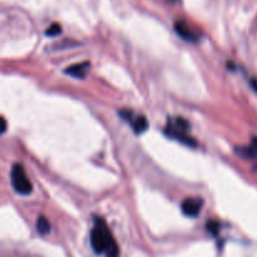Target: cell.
I'll list each match as a JSON object with an SVG mask.
<instances>
[{"instance_id": "obj_1", "label": "cell", "mask_w": 257, "mask_h": 257, "mask_svg": "<svg viewBox=\"0 0 257 257\" xmlns=\"http://www.w3.org/2000/svg\"><path fill=\"white\" fill-rule=\"evenodd\" d=\"M90 246L96 254H106L107 257H118L119 249L112 232L103 218L97 217L90 232Z\"/></svg>"}, {"instance_id": "obj_5", "label": "cell", "mask_w": 257, "mask_h": 257, "mask_svg": "<svg viewBox=\"0 0 257 257\" xmlns=\"http://www.w3.org/2000/svg\"><path fill=\"white\" fill-rule=\"evenodd\" d=\"M174 30H176L177 34L182 38L183 41L187 42H197L198 41V35L197 33L193 32L192 28H190V25L185 23L182 21H178L174 23Z\"/></svg>"}, {"instance_id": "obj_12", "label": "cell", "mask_w": 257, "mask_h": 257, "mask_svg": "<svg viewBox=\"0 0 257 257\" xmlns=\"http://www.w3.org/2000/svg\"><path fill=\"white\" fill-rule=\"evenodd\" d=\"M5 130H6V121L3 118V117H0V134H3Z\"/></svg>"}, {"instance_id": "obj_13", "label": "cell", "mask_w": 257, "mask_h": 257, "mask_svg": "<svg viewBox=\"0 0 257 257\" xmlns=\"http://www.w3.org/2000/svg\"><path fill=\"white\" fill-rule=\"evenodd\" d=\"M251 86H252V88H254V90H256V92H257V81H256V79H252Z\"/></svg>"}, {"instance_id": "obj_8", "label": "cell", "mask_w": 257, "mask_h": 257, "mask_svg": "<svg viewBox=\"0 0 257 257\" xmlns=\"http://www.w3.org/2000/svg\"><path fill=\"white\" fill-rule=\"evenodd\" d=\"M238 153H241L246 158H255V157H257V137L252 138V143L250 147L240 148Z\"/></svg>"}, {"instance_id": "obj_4", "label": "cell", "mask_w": 257, "mask_h": 257, "mask_svg": "<svg viewBox=\"0 0 257 257\" xmlns=\"http://www.w3.org/2000/svg\"><path fill=\"white\" fill-rule=\"evenodd\" d=\"M203 201L199 197H190L181 203V210L187 217H197L201 212Z\"/></svg>"}, {"instance_id": "obj_6", "label": "cell", "mask_w": 257, "mask_h": 257, "mask_svg": "<svg viewBox=\"0 0 257 257\" xmlns=\"http://www.w3.org/2000/svg\"><path fill=\"white\" fill-rule=\"evenodd\" d=\"M89 68H90L89 62H82V63H77L68 66L65 69V73L66 74L72 75V77H74V78L83 79L84 77L87 75Z\"/></svg>"}, {"instance_id": "obj_2", "label": "cell", "mask_w": 257, "mask_h": 257, "mask_svg": "<svg viewBox=\"0 0 257 257\" xmlns=\"http://www.w3.org/2000/svg\"><path fill=\"white\" fill-rule=\"evenodd\" d=\"M10 179H12L13 188L17 193L23 194V196H28L32 193L33 185L21 163H15L13 166L12 172H10Z\"/></svg>"}, {"instance_id": "obj_10", "label": "cell", "mask_w": 257, "mask_h": 257, "mask_svg": "<svg viewBox=\"0 0 257 257\" xmlns=\"http://www.w3.org/2000/svg\"><path fill=\"white\" fill-rule=\"evenodd\" d=\"M61 33H62V26L59 25L58 23H54L46 29L45 34L48 35V37H57V35H59Z\"/></svg>"}, {"instance_id": "obj_3", "label": "cell", "mask_w": 257, "mask_h": 257, "mask_svg": "<svg viewBox=\"0 0 257 257\" xmlns=\"http://www.w3.org/2000/svg\"><path fill=\"white\" fill-rule=\"evenodd\" d=\"M165 134L174 141L181 142L182 145L188 146V147H197V142L192 138L190 134H187V130H183L177 127L173 122L168 121L167 126L165 127Z\"/></svg>"}, {"instance_id": "obj_9", "label": "cell", "mask_w": 257, "mask_h": 257, "mask_svg": "<svg viewBox=\"0 0 257 257\" xmlns=\"http://www.w3.org/2000/svg\"><path fill=\"white\" fill-rule=\"evenodd\" d=\"M37 231L41 235L49 234L50 223L44 216H39L37 220Z\"/></svg>"}, {"instance_id": "obj_11", "label": "cell", "mask_w": 257, "mask_h": 257, "mask_svg": "<svg viewBox=\"0 0 257 257\" xmlns=\"http://www.w3.org/2000/svg\"><path fill=\"white\" fill-rule=\"evenodd\" d=\"M220 230V225L216 221H208L207 222V231L211 235H217Z\"/></svg>"}, {"instance_id": "obj_7", "label": "cell", "mask_w": 257, "mask_h": 257, "mask_svg": "<svg viewBox=\"0 0 257 257\" xmlns=\"http://www.w3.org/2000/svg\"><path fill=\"white\" fill-rule=\"evenodd\" d=\"M129 123H130V126H132L134 133H137V134L145 133L146 130L148 129L147 118H146L145 116H142V114L141 116H134V114H133V117L130 118Z\"/></svg>"}]
</instances>
